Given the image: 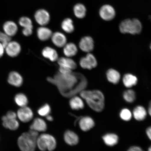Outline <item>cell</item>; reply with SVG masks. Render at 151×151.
<instances>
[{"label": "cell", "instance_id": "1", "mask_svg": "<svg viewBox=\"0 0 151 151\" xmlns=\"http://www.w3.org/2000/svg\"><path fill=\"white\" fill-rule=\"evenodd\" d=\"M80 96L88 106L95 112H101L104 109L105 97L100 91L83 90L81 92Z\"/></svg>", "mask_w": 151, "mask_h": 151}, {"label": "cell", "instance_id": "18", "mask_svg": "<svg viewBox=\"0 0 151 151\" xmlns=\"http://www.w3.org/2000/svg\"><path fill=\"white\" fill-rule=\"evenodd\" d=\"M132 115L136 120L137 121L141 122L146 119L147 112L144 107L142 106L138 105L133 109Z\"/></svg>", "mask_w": 151, "mask_h": 151}, {"label": "cell", "instance_id": "16", "mask_svg": "<svg viewBox=\"0 0 151 151\" xmlns=\"http://www.w3.org/2000/svg\"><path fill=\"white\" fill-rule=\"evenodd\" d=\"M51 38L53 43L59 48L63 47L67 44V39L65 36L60 32H56L52 33Z\"/></svg>", "mask_w": 151, "mask_h": 151}, {"label": "cell", "instance_id": "11", "mask_svg": "<svg viewBox=\"0 0 151 151\" xmlns=\"http://www.w3.org/2000/svg\"><path fill=\"white\" fill-rule=\"evenodd\" d=\"M7 82L11 86L16 87H20L23 84V78L18 72L12 71L9 73Z\"/></svg>", "mask_w": 151, "mask_h": 151}, {"label": "cell", "instance_id": "43", "mask_svg": "<svg viewBox=\"0 0 151 151\" xmlns=\"http://www.w3.org/2000/svg\"><path fill=\"white\" fill-rule=\"evenodd\" d=\"M148 112L150 116L151 117V101L149 103L148 107Z\"/></svg>", "mask_w": 151, "mask_h": 151}, {"label": "cell", "instance_id": "14", "mask_svg": "<svg viewBox=\"0 0 151 151\" xmlns=\"http://www.w3.org/2000/svg\"><path fill=\"white\" fill-rule=\"evenodd\" d=\"M64 139L65 142L71 146H75L79 142V137L77 134L71 130H68L64 134Z\"/></svg>", "mask_w": 151, "mask_h": 151}, {"label": "cell", "instance_id": "13", "mask_svg": "<svg viewBox=\"0 0 151 151\" xmlns=\"http://www.w3.org/2000/svg\"><path fill=\"white\" fill-rule=\"evenodd\" d=\"M78 124L81 130L83 132H88L95 126V122L89 116L81 117L78 120Z\"/></svg>", "mask_w": 151, "mask_h": 151}, {"label": "cell", "instance_id": "10", "mask_svg": "<svg viewBox=\"0 0 151 151\" xmlns=\"http://www.w3.org/2000/svg\"><path fill=\"white\" fill-rule=\"evenodd\" d=\"M99 15L103 20L109 21L114 18L116 12L114 8L111 6L105 5L102 6L100 9Z\"/></svg>", "mask_w": 151, "mask_h": 151}, {"label": "cell", "instance_id": "9", "mask_svg": "<svg viewBox=\"0 0 151 151\" xmlns=\"http://www.w3.org/2000/svg\"><path fill=\"white\" fill-rule=\"evenodd\" d=\"M36 21L40 25L45 26L50 20V16L48 11L44 9H40L36 12L35 15Z\"/></svg>", "mask_w": 151, "mask_h": 151}, {"label": "cell", "instance_id": "45", "mask_svg": "<svg viewBox=\"0 0 151 151\" xmlns=\"http://www.w3.org/2000/svg\"><path fill=\"white\" fill-rule=\"evenodd\" d=\"M150 48L151 50V44H150Z\"/></svg>", "mask_w": 151, "mask_h": 151}, {"label": "cell", "instance_id": "34", "mask_svg": "<svg viewBox=\"0 0 151 151\" xmlns=\"http://www.w3.org/2000/svg\"><path fill=\"white\" fill-rule=\"evenodd\" d=\"M19 24L23 28L33 27L31 20L27 17H22L20 18Z\"/></svg>", "mask_w": 151, "mask_h": 151}, {"label": "cell", "instance_id": "31", "mask_svg": "<svg viewBox=\"0 0 151 151\" xmlns=\"http://www.w3.org/2000/svg\"><path fill=\"white\" fill-rule=\"evenodd\" d=\"M123 96L124 101L129 103H133L136 99L135 92L131 89H128L124 91Z\"/></svg>", "mask_w": 151, "mask_h": 151}, {"label": "cell", "instance_id": "21", "mask_svg": "<svg viewBox=\"0 0 151 151\" xmlns=\"http://www.w3.org/2000/svg\"><path fill=\"white\" fill-rule=\"evenodd\" d=\"M42 55L52 62H55L58 59V56L56 51L52 47H47L42 50Z\"/></svg>", "mask_w": 151, "mask_h": 151}, {"label": "cell", "instance_id": "25", "mask_svg": "<svg viewBox=\"0 0 151 151\" xmlns=\"http://www.w3.org/2000/svg\"><path fill=\"white\" fill-rule=\"evenodd\" d=\"M64 55L68 58L72 57L76 55L78 49L74 43L70 42L66 44L63 47Z\"/></svg>", "mask_w": 151, "mask_h": 151}, {"label": "cell", "instance_id": "2", "mask_svg": "<svg viewBox=\"0 0 151 151\" xmlns=\"http://www.w3.org/2000/svg\"><path fill=\"white\" fill-rule=\"evenodd\" d=\"M48 80L51 83L56 85L62 93L71 90H71L73 89L78 82L76 76L73 73L68 75L62 74L59 73L55 76L54 78H50Z\"/></svg>", "mask_w": 151, "mask_h": 151}, {"label": "cell", "instance_id": "5", "mask_svg": "<svg viewBox=\"0 0 151 151\" xmlns=\"http://www.w3.org/2000/svg\"><path fill=\"white\" fill-rule=\"evenodd\" d=\"M57 146L56 139L53 136L48 134H43L38 137L37 146L41 151H53Z\"/></svg>", "mask_w": 151, "mask_h": 151}, {"label": "cell", "instance_id": "35", "mask_svg": "<svg viewBox=\"0 0 151 151\" xmlns=\"http://www.w3.org/2000/svg\"><path fill=\"white\" fill-rule=\"evenodd\" d=\"M11 37L4 32L0 31V43L3 45L5 48L9 42L11 41Z\"/></svg>", "mask_w": 151, "mask_h": 151}, {"label": "cell", "instance_id": "29", "mask_svg": "<svg viewBox=\"0 0 151 151\" xmlns=\"http://www.w3.org/2000/svg\"><path fill=\"white\" fill-rule=\"evenodd\" d=\"M14 101L16 104L20 107L27 106L28 103L27 96L22 93L16 94L14 98Z\"/></svg>", "mask_w": 151, "mask_h": 151}, {"label": "cell", "instance_id": "32", "mask_svg": "<svg viewBox=\"0 0 151 151\" xmlns=\"http://www.w3.org/2000/svg\"><path fill=\"white\" fill-rule=\"evenodd\" d=\"M119 116L120 118L124 121L129 122L132 119L133 115L129 109L124 108L121 110Z\"/></svg>", "mask_w": 151, "mask_h": 151}, {"label": "cell", "instance_id": "28", "mask_svg": "<svg viewBox=\"0 0 151 151\" xmlns=\"http://www.w3.org/2000/svg\"><path fill=\"white\" fill-rule=\"evenodd\" d=\"M86 9L85 6L79 3L73 7V12L77 18L79 19L84 18L86 16Z\"/></svg>", "mask_w": 151, "mask_h": 151}, {"label": "cell", "instance_id": "33", "mask_svg": "<svg viewBox=\"0 0 151 151\" xmlns=\"http://www.w3.org/2000/svg\"><path fill=\"white\" fill-rule=\"evenodd\" d=\"M51 112V108L48 104H45L38 109L37 113L42 116H46L50 114Z\"/></svg>", "mask_w": 151, "mask_h": 151}, {"label": "cell", "instance_id": "20", "mask_svg": "<svg viewBox=\"0 0 151 151\" xmlns=\"http://www.w3.org/2000/svg\"><path fill=\"white\" fill-rule=\"evenodd\" d=\"M3 125L5 128L12 131L17 129L19 126V124L17 119H9L5 116L2 117Z\"/></svg>", "mask_w": 151, "mask_h": 151}, {"label": "cell", "instance_id": "23", "mask_svg": "<svg viewBox=\"0 0 151 151\" xmlns=\"http://www.w3.org/2000/svg\"><path fill=\"white\" fill-rule=\"evenodd\" d=\"M57 61L60 67L67 68L72 70L77 68L76 63L73 59L69 58H58Z\"/></svg>", "mask_w": 151, "mask_h": 151}, {"label": "cell", "instance_id": "3", "mask_svg": "<svg viewBox=\"0 0 151 151\" xmlns=\"http://www.w3.org/2000/svg\"><path fill=\"white\" fill-rule=\"evenodd\" d=\"M38 137V132L32 130L22 133L18 139L19 148L22 151H35Z\"/></svg>", "mask_w": 151, "mask_h": 151}, {"label": "cell", "instance_id": "30", "mask_svg": "<svg viewBox=\"0 0 151 151\" xmlns=\"http://www.w3.org/2000/svg\"><path fill=\"white\" fill-rule=\"evenodd\" d=\"M62 29L65 32L71 33L74 30V26L72 20L70 18H67L64 19L61 24Z\"/></svg>", "mask_w": 151, "mask_h": 151}, {"label": "cell", "instance_id": "22", "mask_svg": "<svg viewBox=\"0 0 151 151\" xmlns=\"http://www.w3.org/2000/svg\"><path fill=\"white\" fill-rule=\"evenodd\" d=\"M37 35L39 40L42 41H45L51 37L52 33L51 30L49 28L42 26L38 28Z\"/></svg>", "mask_w": 151, "mask_h": 151}, {"label": "cell", "instance_id": "6", "mask_svg": "<svg viewBox=\"0 0 151 151\" xmlns=\"http://www.w3.org/2000/svg\"><path fill=\"white\" fill-rule=\"evenodd\" d=\"M80 64L83 69L91 70L97 67L98 63L95 56L88 53L86 57L81 58Z\"/></svg>", "mask_w": 151, "mask_h": 151}, {"label": "cell", "instance_id": "24", "mask_svg": "<svg viewBox=\"0 0 151 151\" xmlns=\"http://www.w3.org/2000/svg\"><path fill=\"white\" fill-rule=\"evenodd\" d=\"M106 77L109 82L114 84H116L119 82L121 75L116 70L110 69L107 71Z\"/></svg>", "mask_w": 151, "mask_h": 151}, {"label": "cell", "instance_id": "38", "mask_svg": "<svg viewBox=\"0 0 151 151\" xmlns=\"http://www.w3.org/2000/svg\"><path fill=\"white\" fill-rule=\"evenodd\" d=\"M5 116L7 118L9 119H15L17 117V113L13 111H9Z\"/></svg>", "mask_w": 151, "mask_h": 151}, {"label": "cell", "instance_id": "40", "mask_svg": "<svg viewBox=\"0 0 151 151\" xmlns=\"http://www.w3.org/2000/svg\"><path fill=\"white\" fill-rule=\"evenodd\" d=\"M5 52V48L3 45L0 43V58L2 57Z\"/></svg>", "mask_w": 151, "mask_h": 151}, {"label": "cell", "instance_id": "12", "mask_svg": "<svg viewBox=\"0 0 151 151\" xmlns=\"http://www.w3.org/2000/svg\"><path fill=\"white\" fill-rule=\"evenodd\" d=\"M79 47L83 52L88 53L92 52L94 48L93 39L89 36L82 37L79 43Z\"/></svg>", "mask_w": 151, "mask_h": 151}, {"label": "cell", "instance_id": "42", "mask_svg": "<svg viewBox=\"0 0 151 151\" xmlns=\"http://www.w3.org/2000/svg\"><path fill=\"white\" fill-rule=\"evenodd\" d=\"M46 118L47 120H48L49 122H52L53 121V118L52 117L50 116V115H49L46 116Z\"/></svg>", "mask_w": 151, "mask_h": 151}, {"label": "cell", "instance_id": "15", "mask_svg": "<svg viewBox=\"0 0 151 151\" xmlns=\"http://www.w3.org/2000/svg\"><path fill=\"white\" fill-rule=\"evenodd\" d=\"M3 28L4 32L11 37L16 35L18 31V26L12 21L5 22Z\"/></svg>", "mask_w": 151, "mask_h": 151}, {"label": "cell", "instance_id": "37", "mask_svg": "<svg viewBox=\"0 0 151 151\" xmlns=\"http://www.w3.org/2000/svg\"><path fill=\"white\" fill-rule=\"evenodd\" d=\"M59 71L60 73L63 75H68L73 73L71 70L63 67H60Z\"/></svg>", "mask_w": 151, "mask_h": 151}, {"label": "cell", "instance_id": "19", "mask_svg": "<svg viewBox=\"0 0 151 151\" xmlns=\"http://www.w3.org/2000/svg\"><path fill=\"white\" fill-rule=\"evenodd\" d=\"M103 140L106 146L112 147L118 144L119 137L116 134L113 133H108L105 134L102 137Z\"/></svg>", "mask_w": 151, "mask_h": 151}, {"label": "cell", "instance_id": "26", "mask_svg": "<svg viewBox=\"0 0 151 151\" xmlns=\"http://www.w3.org/2000/svg\"><path fill=\"white\" fill-rule=\"evenodd\" d=\"M137 77L131 73H127L123 77V83L124 86L127 88H131L135 86L137 84Z\"/></svg>", "mask_w": 151, "mask_h": 151}, {"label": "cell", "instance_id": "4", "mask_svg": "<svg viewBox=\"0 0 151 151\" xmlns=\"http://www.w3.org/2000/svg\"><path fill=\"white\" fill-rule=\"evenodd\" d=\"M119 29L122 33L135 35L141 32L142 25L140 21L137 19H127L123 21L120 23Z\"/></svg>", "mask_w": 151, "mask_h": 151}, {"label": "cell", "instance_id": "27", "mask_svg": "<svg viewBox=\"0 0 151 151\" xmlns=\"http://www.w3.org/2000/svg\"><path fill=\"white\" fill-rule=\"evenodd\" d=\"M71 108L74 110H79L84 108V104L83 100L78 96H74L69 101Z\"/></svg>", "mask_w": 151, "mask_h": 151}, {"label": "cell", "instance_id": "7", "mask_svg": "<svg viewBox=\"0 0 151 151\" xmlns=\"http://www.w3.org/2000/svg\"><path fill=\"white\" fill-rule=\"evenodd\" d=\"M22 50V47L18 42L11 41L5 48V52L11 58H14L18 56Z\"/></svg>", "mask_w": 151, "mask_h": 151}, {"label": "cell", "instance_id": "36", "mask_svg": "<svg viewBox=\"0 0 151 151\" xmlns=\"http://www.w3.org/2000/svg\"><path fill=\"white\" fill-rule=\"evenodd\" d=\"M33 27L23 28L22 33L26 37H29L33 33Z\"/></svg>", "mask_w": 151, "mask_h": 151}, {"label": "cell", "instance_id": "41", "mask_svg": "<svg viewBox=\"0 0 151 151\" xmlns=\"http://www.w3.org/2000/svg\"><path fill=\"white\" fill-rule=\"evenodd\" d=\"M146 133L147 137L151 141V126L147 128Z\"/></svg>", "mask_w": 151, "mask_h": 151}, {"label": "cell", "instance_id": "39", "mask_svg": "<svg viewBox=\"0 0 151 151\" xmlns=\"http://www.w3.org/2000/svg\"><path fill=\"white\" fill-rule=\"evenodd\" d=\"M127 151H145L140 147L138 146H133L130 147Z\"/></svg>", "mask_w": 151, "mask_h": 151}, {"label": "cell", "instance_id": "8", "mask_svg": "<svg viewBox=\"0 0 151 151\" xmlns=\"http://www.w3.org/2000/svg\"><path fill=\"white\" fill-rule=\"evenodd\" d=\"M17 114L19 120L24 123L30 122L33 118L34 116L32 110L27 106L20 107Z\"/></svg>", "mask_w": 151, "mask_h": 151}, {"label": "cell", "instance_id": "17", "mask_svg": "<svg viewBox=\"0 0 151 151\" xmlns=\"http://www.w3.org/2000/svg\"><path fill=\"white\" fill-rule=\"evenodd\" d=\"M30 129L37 132H44L47 129V125L46 122L42 119L36 118L33 121L30 126Z\"/></svg>", "mask_w": 151, "mask_h": 151}, {"label": "cell", "instance_id": "44", "mask_svg": "<svg viewBox=\"0 0 151 151\" xmlns=\"http://www.w3.org/2000/svg\"><path fill=\"white\" fill-rule=\"evenodd\" d=\"M148 151H151V145L150 147H149Z\"/></svg>", "mask_w": 151, "mask_h": 151}]
</instances>
